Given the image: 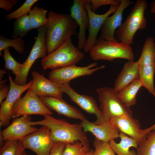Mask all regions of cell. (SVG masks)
I'll list each match as a JSON object with an SVG mask.
<instances>
[{
    "label": "cell",
    "instance_id": "obj_1",
    "mask_svg": "<svg viewBox=\"0 0 155 155\" xmlns=\"http://www.w3.org/2000/svg\"><path fill=\"white\" fill-rule=\"evenodd\" d=\"M40 121L30 122L32 126H46L50 130V138L54 144L62 142L72 143L78 141L89 147L86 133L80 124H71L65 120L56 119L52 115H46Z\"/></svg>",
    "mask_w": 155,
    "mask_h": 155
},
{
    "label": "cell",
    "instance_id": "obj_2",
    "mask_svg": "<svg viewBox=\"0 0 155 155\" xmlns=\"http://www.w3.org/2000/svg\"><path fill=\"white\" fill-rule=\"evenodd\" d=\"M46 26L45 44L49 54L57 49L71 36L77 34L78 26L70 14L50 11Z\"/></svg>",
    "mask_w": 155,
    "mask_h": 155
},
{
    "label": "cell",
    "instance_id": "obj_3",
    "mask_svg": "<svg viewBox=\"0 0 155 155\" xmlns=\"http://www.w3.org/2000/svg\"><path fill=\"white\" fill-rule=\"evenodd\" d=\"M147 7L145 0L136 1L130 14L115 32V37L120 42L130 46L133 43L134 36L137 30L146 28L147 20L144 12Z\"/></svg>",
    "mask_w": 155,
    "mask_h": 155
},
{
    "label": "cell",
    "instance_id": "obj_4",
    "mask_svg": "<svg viewBox=\"0 0 155 155\" xmlns=\"http://www.w3.org/2000/svg\"><path fill=\"white\" fill-rule=\"evenodd\" d=\"M84 55L69 38L56 50L48 54L41 60V64L44 69L52 70L75 65L82 60Z\"/></svg>",
    "mask_w": 155,
    "mask_h": 155
},
{
    "label": "cell",
    "instance_id": "obj_5",
    "mask_svg": "<svg viewBox=\"0 0 155 155\" xmlns=\"http://www.w3.org/2000/svg\"><path fill=\"white\" fill-rule=\"evenodd\" d=\"M89 53L92 59L95 61L106 60L112 61L116 59L133 61L134 59V53L130 46L122 42L98 38Z\"/></svg>",
    "mask_w": 155,
    "mask_h": 155
},
{
    "label": "cell",
    "instance_id": "obj_6",
    "mask_svg": "<svg viewBox=\"0 0 155 155\" xmlns=\"http://www.w3.org/2000/svg\"><path fill=\"white\" fill-rule=\"evenodd\" d=\"M96 91L98 95L100 108L104 122L110 121L115 116L126 115L133 117L132 111L121 101L118 92L113 88L104 87L98 88Z\"/></svg>",
    "mask_w": 155,
    "mask_h": 155
},
{
    "label": "cell",
    "instance_id": "obj_7",
    "mask_svg": "<svg viewBox=\"0 0 155 155\" xmlns=\"http://www.w3.org/2000/svg\"><path fill=\"white\" fill-rule=\"evenodd\" d=\"M53 112L42 103L39 97L34 94L30 88L25 95L20 98L12 109L11 119L32 115H53Z\"/></svg>",
    "mask_w": 155,
    "mask_h": 155
},
{
    "label": "cell",
    "instance_id": "obj_8",
    "mask_svg": "<svg viewBox=\"0 0 155 155\" xmlns=\"http://www.w3.org/2000/svg\"><path fill=\"white\" fill-rule=\"evenodd\" d=\"M38 30L36 41L29 56L24 62L22 64L20 74L15 76L13 81L17 84L20 85L26 84L28 73L35 61L37 59L41 58L43 59L47 55V48L45 44L46 26L38 28Z\"/></svg>",
    "mask_w": 155,
    "mask_h": 155
},
{
    "label": "cell",
    "instance_id": "obj_9",
    "mask_svg": "<svg viewBox=\"0 0 155 155\" xmlns=\"http://www.w3.org/2000/svg\"><path fill=\"white\" fill-rule=\"evenodd\" d=\"M97 65V63L94 62L84 67L73 65L53 70L49 73V79L59 85L69 84L72 80L84 76L91 75L105 67L104 65L95 67Z\"/></svg>",
    "mask_w": 155,
    "mask_h": 155
},
{
    "label": "cell",
    "instance_id": "obj_10",
    "mask_svg": "<svg viewBox=\"0 0 155 155\" xmlns=\"http://www.w3.org/2000/svg\"><path fill=\"white\" fill-rule=\"evenodd\" d=\"M50 131L42 126L19 140L26 149L31 150L37 155H49L54 144L50 138Z\"/></svg>",
    "mask_w": 155,
    "mask_h": 155
},
{
    "label": "cell",
    "instance_id": "obj_11",
    "mask_svg": "<svg viewBox=\"0 0 155 155\" xmlns=\"http://www.w3.org/2000/svg\"><path fill=\"white\" fill-rule=\"evenodd\" d=\"M119 6L111 5L108 10L102 14H98L92 11L90 7V0H88L84 5V8L88 12L89 19L88 35L83 49L85 52H89L95 45L97 36L105 21L107 18L113 14Z\"/></svg>",
    "mask_w": 155,
    "mask_h": 155
},
{
    "label": "cell",
    "instance_id": "obj_12",
    "mask_svg": "<svg viewBox=\"0 0 155 155\" xmlns=\"http://www.w3.org/2000/svg\"><path fill=\"white\" fill-rule=\"evenodd\" d=\"M59 86L63 92L66 94L71 101L86 112L94 114L96 116V120L93 122V123L100 125L104 122L102 112L93 97L88 95L79 94L73 89L69 84L60 85Z\"/></svg>",
    "mask_w": 155,
    "mask_h": 155
},
{
    "label": "cell",
    "instance_id": "obj_13",
    "mask_svg": "<svg viewBox=\"0 0 155 155\" xmlns=\"http://www.w3.org/2000/svg\"><path fill=\"white\" fill-rule=\"evenodd\" d=\"M10 88L8 94L5 100L0 104V127L7 125L11 119L12 108L16 102L20 97L22 94L27 90L30 88L32 80L26 84L20 85L16 84L13 81L11 75L8 76Z\"/></svg>",
    "mask_w": 155,
    "mask_h": 155
},
{
    "label": "cell",
    "instance_id": "obj_14",
    "mask_svg": "<svg viewBox=\"0 0 155 155\" xmlns=\"http://www.w3.org/2000/svg\"><path fill=\"white\" fill-rule=\"evenodd\" d=\"M133 3V1L130 0H120V5L116 11L105 21L101 28V34L98 39L118 42L115 36V32L122 24L124 10Z\"/></svg>",
    "mask_w": 155,
    "mask_h": 155
},
{
    "label": "cell",
    "instance_id": "obj_15",
    "mask_svg": "<svg viewBox=\"0 0 155 155\" xmlns=\"http://www.w3.org/2000/svg\"><path fill=\"white\" fill-rule=\"evenodd\" d=\"M30 115L21 116L14 118L11 123L0 133L2 140H20L26 135L37 130L30 125Z\"/></svg>",
    "mask_w": 155,
    "mask_h": 155
},
{
    "label": "cell",
    "instance_id": "obj_16",
    "mask_svg": "<svg viewBox=\"0 0 155 155\" xmlns=\"http://www.w3.org/2000/svg\"><path fill=\"white\" fill-rule=\"evenodd\" d=\"M33 78L30 89L38 97L50 96L62 98L63 93L59 85L36 71L32 72Z\"/></svg>",
    "mask_w": 155,
    "mask_h": 155
},
{
    "label": "cell",
    "instance_id": "obj_17",
    "mask_svg": "<svg viewBox=\"0 0 155 155\" xmlns=\"http://www.w3.org/2000/svg\"><path fill=\"white\" fill-rule=\"evenodd\" d=\"M88 0H74L70 10V15L75 20L79 27L77 36L78 39V48L83 49L87 39L86 31L88 28L89 19L87 11L84 8V5Z\"/></svg>",
    "mask_w": 155,
    "mask_h": 155
},
{
    "label": "cell",
    "instance_id": "obj_18",
    "mask_svg": "<svg viewBox=\"0 0 155 155\" xmlns=\"http://www.w3.org/2000/svg\"><path fill=\"white\" fill-rule=\"evenodd\" d=\"M110 121L119 130L134 139L139 145L145 135L140 127L139 121L133 117L126 115L115 116Z\"/></svg>",
    "mask_w": 155,
    "mask_h": 155
},
{
    "label": "cell",
    "instance_id": "obj_19",
    "mask_svg": "<svg viewBox=\"0 0 155 155\" xmlns=\"http://www.w3.org/2000/svg\"><path fill=\"white\" fill-rule=\"evenodd\" d=\"M44 104L49 109L53 110L60 115L80 120L86 119L84 114L78 109L68 104L62 98L50 96L39 97Z\"/></svg>",
    "mask_w": 155,
    "mask_h": 155
},
{
    "label": "cell",
    "instance_id": "obj_20",
    "mask_svg": "<svg viewBox=\"0 0 155 155\" xmlns=\"http://www.w3.org/2000/svg\"><path fill=\"white\" fill-rule=\"evenodd\" d=\"M80 124L85 132H90L96 138L104 142H109L119 137V130L110 121L96 125L86 119Z\"/></svg>",
    "mask_w": 155,
    "mask_h": 155
},
{
    "label": "cell",
    "instance_id": "obj_21",
    "mask_svg": "<svg viewBox=\"0 0 155 155\" xmlns=\"http://www.w3.org/2000/svg\"><path fill=\"white\" fill-rule=\"evenodd\" d=\"M140 65L137 61H128L125 63L115 81L114 89L118 92L139 78Z\"/></svg>",
    "mask_w": 155,
    "mask_h": 155
},
{
    "label": "cell",
    "instance_id": "obj_22",
    "mask_svg": "<svg viewBox=\"0 0 155 155\" xmlns=\"http://www.w3.org/2000/svg\"><path fill=\"white\" fill-rule=\"evenodd\" d=\"M119 137L121 140L119 143H116L114 140L109 142L111 147L117 155H137V152L134 150H129L131 147L137 148L138 144L133 139L125 134L120 132Z\"/></svg>",
    "mask_w": 155,
    "mask_h": 155
},
{
    "label": "cell",
    "instance_id": "obj_23",
    "mask_svg": "<svg viewBox=\"0 0 155 155\" xmlns=\"http://www.w3.org/2000/svg\"><path fill=\"white\" fill-rule=\"evenodd\" d=\"M142 87V85L139 78L118 92V96L126 106L130 107L135 104L137 94Z\"/></svg>",
    "mask_w": 155,
    "mask_h": 155
},
{
    "label": "cell",
    "instance_id": "obj_24",
    "mask_svg": "<svg viewBox=\"0 0 155 155\" xmlns=\"http://www.w3.org/2000/svg\"><path fill=\"white\" fill-rule=\"evenodd\" d=\"M155 73V63L148 66H140L139 78L143 87L155 97V88L154 83Z\"/></svg>",
    "mask_w": 155,
    "mask_h": 155
},
{
    "label": "cell",
    "instance_id": "obj_25",
    "mask_svg": "<svg viewBox=\"0 0 155 155\" xmlns=\"http://www.w3.org/2000/svg\"><path fill=\"white\" fill-rule=\"evenodd\" d=\"M137 61L142 66L155 63V42L152 37L149 36L145 40L141 55Z\"/></svg>",
    "mask_w": 155,
    "mask_h": 155
},
{
    "label": "cell",
    "instance_id": "obj_26",
    "mask_svg": "<svg viewBox=\"0 0 155 155\" xmlns=\"http://www.w3.org/2000/svg\"><path fill=\"white\" fill-rule=\"evenodd\" d=\"M136 150L137 155H155V129L145 135Z\"/></svg>",
    "mask_w": 155,
    "mask_h": 155
},
{
    "label": "cell",
    "instance_id": "obj_27",
    "mask_svg": "<svg viewBox=\"0 0 155 155\" xmlns=\"http://www.w3.org/2000/svg\"><path fill=\"white\" fill-rule=\"evenodd\" d=\"M47 10L35 5L30 11L28 15L32 29H38L46 26L48 18L46 15Z\"/></svg>",
    "mask_w": 155,
    "mask_h": 155
},
{
    "label": "cell",
    "instance_id": "obj_28",
    "mask_svg": "<svg viewBox=\"0 0 155 155\" xmlns=\"http://www.w3.org/2000/svg\"><path fill=\"white\" fill-rule=\"evenodd\" d=\"M32 29L28 15L16 19L13 24V31L12 37L17 38L19 36L22 38Z\"/></svg>",
    "mask_w": 155,
    "mask_h": 155
},
{
    "label": "cell",
    "instance_id": "obj_29",
    "mask_svg": "<svg viewBox=\"0 0 155 155\" xmlns=\"http://www.w3.org/2000/svg\"><path fill=\"white\" fill-rule=\"evenodd\" d=\"M25 149L19 140L6 141L0 150V155H23Z\"/></svg>",
    "mask_w": 155,
    "mask_h": 155
},
{
    "label": "cell",
    "instance_id": "obj_30",
    "mask_svg": "<svg viewBox=\"0 0 155 155\" xmlns=\"http://www.w3.org/2000/svg\"><path fill=\"white\" fill-rule=\"evenodd\" d=\"M12 47L18 53H23L24 50L25 42L21 38L9 39L2 36L0 37V55L4 49Z\"/></svg>",
    "mask_w": 155,
    "mask_h": 155
},
{
    "label": "cell",
    "instance_id": "obj_31",
    "mask_svg": "<svg viewBox=\"0 0 155 155\" xmlns=\"http://www.w3.org/2000/svg\"><path fill=\"white\" fill-rule=\"evenodd\" d=\"M65 144L62 155H85L90 149L89 147L78 141Z\"/></svg>",
    "mask_w": 155,
    "mask_h": 155
},
{
    "label": "cell",
    "instance_id": "obj_32",
    "mask_svg": "<svg viewBox=\"0 0 155 155\" xmlns=\"http://www.w3.org/2000/svg\"><path fill=\"white\" fill-rule=\"evenodd\" d=\"M3 51V57L5 61V68L11 71L15 76H18L20 73L22 64L16 61L13 58L9 51V48L4 49Z\"/></svg>",
    "mask_w": 155,
    "mask_h": 155
},
{
    "label": "cell",
    "instance_id": "obj_33",
    "mask_svg": "<svg viewBox=\"0 0 155 155\" xmlns=\"http://www.w3.org/2000/svg\"><path fill=\"white\" fill-rule=\"evenodd\" d=\"M38 0H26L24 3L17 9L12 12L6 15L5 17L7 20L17 19L28 15L31 10L32 6Z\"/></svg>",
    "mask_w": 155,
    "mask_h": 155
},
{
    "label": "cell",
    "instance_id": "obj_34",
    "mask_svg": "<svg viewBox=\"0 0 155 155\" xmlns=\"http://www.w3.org/2000/svg\"><path fill=\"white\" fill-rule=\"evenodd\" d=\"M95 148L93 155H116L109 144L96 138L93 142Z\"/></svg>",
    "mask_w": 155,
    "mask_h": 155
},
{
    "label": "cell",
    "instance_id": "obj_35",
    "mask_svg": "<svg viewBox=\"0 0 155 155\" xmlns=\"http://www.w3.org/2000/svg\"><path fill=\"white\" fill-rule=\"evenodd\" d=\"M90 7L92 11L95 13L100 7L107 5L119 6L120 0H90Z\"/></svg>",
    "mask_w": 155,
    "mask_h": 155
},
{
    "label": "cell",
    "instance_id": "obj_36",
    "mask_svg": "<svg viewBox=\"0 0 155 155\" xmlns=\"http://www.w3.org/2000/svg\"><path fill=\"white\" fill-rule=\"evenodd\" d=\"M65 143L60 142L54 144L49 155H62Z\"/></svg>",
    "mask_w": 155,
    "mask_h": 155
},
{
    "label": "cell",
    "instance_id": "obj_37",
    "mask_svg": "<svg viewBox=\"0 0 155 155\" xmlns=\"http://www.w3.org/2000/svg\"><path fill=\"white\" fill-rule=\"evenodd\" d=\"M7 80H2L0 82V104L7 96L10 88V86L6 85L5 83Z\"/></svg>",
    "mask_w": 155,
    "mask_h": 155
},
{
    "label": "cell",
    "instance_id": "obj_38",
    "mask_svg": "<svg viewBox=\"0 0 155 155\" xmlns=\"http://www.w3.org/2000/svg\"><path fill=\"white\" fill-rule=\"evenodd\" d=\"M17 0H0V8L9 11L16 5Z\"/></svg>",
    "mask_w": 155,
    "mask_h": 155
},
{
    "label": "cell",
    "instance_id": "obj_39",
    "mask_svg": "<svg viewBox=\"0 0 155 155\" xmlns=\"http://www.w3.org/2000/svg\"><path fill=\"white\" fill-rule=\"evenodd\" d=\"M144 131L146 134L148 132L152 130H155V123L153 124L152 125L151 127L147 128L146 129H144Z\"/></svg>",
    "mask_w": 155,
    "mask_h": 155
},
{
    "label": "cell",
    "instance_id": "obj_40",
    "mask_svg": "<svg viewBox=\"0 0 155 155\" xmlns=\"http://www.w3.org/2000/svg\"><path fill=\"white\" fill-rule=\"evenodd\" d=\"M150 11L152 13L155 14V1H153L151 4Z\"/></svg>",
    "mask_w": 155,
    "mask_h": 155
},
{
    "label": "cell",
    "instance_id": "obj_41",
    "mask_svg": "<svg viewBox=\"0 0 155 155\" xmlns=\"http://www.w3.org/2000/svg\"><path fill=\"white\" fill-rule=\"evenodd\" d=\"M6 73V71L4 69H1L0 70V80H2L4 74Z\"/></svg>",
    "mask_w": 155,
    "mask_h": 155
},
{
    "label": "cell",
    "instance_id": "obj_42",
    "mask_svg": "<svg viewBox=\"0 0 155 155\" xmlns=\"http://www.w3.org/2000/svg\"><path fill=\"white\" fill-rule=\"evenodd\" d=\"M94 151L92 149H90L89 151L85 155H93Z\"/></svg>",
    "mask_w": 155,
    "mask_h": 155
},
{
    "label": "cell",
    "instance_id": "obj_43",
    "mask_svg": "<svg viewBox=\"0 0 155 155\" xmlns=\"http://www.w3.org/2000/svg\"><path fill=\"white\" fill-rule=\"evenodd\" d=\"M23 155H28L26 152H25Z\"/></svg>",
    "mask_w": 155,
    "mask_h": 155
}]
</instances>
